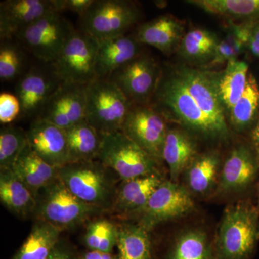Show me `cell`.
<instances>
[{
    "label": "cell",
    "mask_w": 259,
    "mask_h": 259,
    "mask_svg": "<svg viewBox=\"0 0 259 259\" xmlns=\"http://www.w3.org/2000/svg\"><path fill=\"white\" fill-rule=\"evenodd\" d=\"M98 47L96 38L75 29L60 54L51 63L61 82L88 85L97 79L95 66Z\"/></svg>",
    "instance_id": "8992f818"
},
{
    "label": "cell",
    "mask_w": 259,
    "mask_h": 259,
    "mask_svg": "<svg viewBox=\"0 0 259 259\" xmlns=\"http://www.w3.org/2000/svg\"><path fill=\"white\" fill-rule=\"evenodd\" d=\"M26 131L29 146L44 161L58 168L71 163L64 130L36 117Z\"/></svg>",
    "instance_id": "9a60e30c"
},
{
    "label": "cell",
    "mask_w": 259,
    "mask_h": 259,
    "mask_svg": "<svg viewBox=\"0 0 259 259\" xmlns=\"http://www.w3.org/2000/svg\"><path fill=\"white\" fill-rule=\"evenodd\" d=\"M0 200L10 212L21 218L33 217L36 200L13 170L0 171Z\"/></svg>",
    "instance_id": "d4e9b609"
},
{
    "label": "cell",
    "mask_w": 259,
    "mask_h": 259,
    "mask_svg": "<svg viewBox=\"0 0 259 259\" xmlns=\"http://www.w3.org/2000/svg\"><path fill=\"white\" fill-rule=\"evenodd\" d=\"M118 259H153L150 232L134 221L119 224Z\"/></svg>",
    "instance_id": "4316f807"
},
{
    "label": "cell",
    "mask_w": 259,
    "mask_h": 259,
    "mask_svg": "<svg viewBox=\"0 0 259 259\" xmlns=\"http://www.w3.org/2000/svg\"><path fill=\"white\" fill-rule=\"evenodd\" d=\"M12 40H4L0 46V79L12 81L21 73L24 66V54Z\"/></svg>",
    "instance_id": "d590c367"
},
{
    "label": "cell",
    "mask_w": 259,
    "mask_h": 259,
    "mask_svg": "<svg viewBox=\"0 0 259 259\" xmlns=\"http://www.w3.org/2000/svg\"><path fill=\"white\" fill-rule=\"evenodd\" d=\"M254 22H245L239 25L231 23L226 37L218 42L214 55L208 63V67L236 60V58L247 47L250 30Z\"/></svg>",
    "instance_id": "1f68e13d"
},
{
    "label": "cell",
    "mask_w": 259,
    "mask_h": 259,
    "mask_svg": "<svg viewBox=\"0 0 259 259\" xmlns=\"http://www.w3.org/2000/svg\"><path fill=\"white\" fill-rule=\"evenodd\" d=\"M250 146L254 149L259 158V117L250 131Z\"/></svg>",
    "instance_id": "b9f144b4"
},
{
    "label": "cell",
    "mask_w": 259,
    "mask_h": 259,
    "mask_svg": "<svg viewBox=\"0 0 259 259\" xmlns=\"http://www.w3.org/2000/svg\"><path fill=\"white\" fill-rule=\"evenodd\" d=\"M258 174L259 158L254 149L250 145H238L223 162L214 195L244 192L253 185Z\"/></svg>",
    "instance_id": "4fadbf2b"
},
{
    "label": "cell",
    "mask_w": 259,
    "mask_h": 259,
    "mask_svg": "<svg viewBox=\"0 0 259 259\" xmlns=\"http://www.w3.org/2000/svg\"><path fill=\"white\" fill-rule=\"evenodd\" d=\"M74 30L60 13L54 12L29 25L16 37L35 57L51 64Z\"/></svg>",
    "instance_id": "9c48e42d"
},
{
    "label": "cell",
    "mask_w": 259,
    "mask_h": 259,
    "mask_svg": "<svg viewBox=\"0 0 259 259\" xmlns=\"http://www.w3.org/2000/svg\"><path fill=\"white\" fill-rule=\"evenodd\" d=\"M131 105L110 80L95 79L87 85L85 120L100 134L121 131Z\"/></svg>",
    "instance_id": "5b68a950"
},
{
    "label": "cell",
    "mask_w": 259,
    "mask_h": 259,
    "mask_svg": "<svg viewBox=\"0 0 259 259\" xmlns=\"http://www.w3.org/2000/svg\"><path fill=\"white\" fill-rule=\"evenodd\" d=\"M140 54V44L134 36L124 35L99 40L97 79H108L115 71Z\"/></svg>",
    "instance_id": "ffe728a7"
},
{
    "label": "cell",
    "mask_w": 259,
    "mask_h": 259,
    "mask_svg": "<svg viewBox=\"0 0 259 259\" xmlns=\"http://www.w3.org/2000/svg\"><path fill=\"white\" fill-rule=\"evenodd\" d=\"M247 47L253 56L259 57V20L253 24Z\"/></svg>",
    "instance_id": "ab89813d"
},
{
    "label": "cell",
    "mask_w": 259,
    "mask_h": 259,
    "mask_svg": "<svg viewBox=\"0 0 259 259\" xmlns=\"http://www.w3.org/2000/svg\"><path fill=\"white\" fill-rule=\"evenodd\" d=\"M161 259H218L213 241L203 228L190 226L180 230L167 245Z\"/></svg>",
    "instance_id": "44dd1931"
},
{
    "label": "cell",
    "mask_w": 259,
    "mask_h": 259,
    "mask_svg": "<svg viewBox=\"0 0 259 259\" xmlns=\"http://www.w3.org/2000/svg\"><path fill=\"white\" fill-rule=\"evenodd\" d=\"M61 231L40 220H35L31 231L12 259H47L60 241Z\"/></svg>",
    "instance_id": "484cf974"
},
{
    "label": "cell",
    "mask_w": 259,
    "mask_h": 259,
    "mask_svg": "<svg viewBox=\"0 0 259 259\" xmlns=\"http://www.w3.org/2000/svg\"><path fill=\"white\" fill-rule=\"evenodd\" d=\"M13 171L35 197L39 191L58 179L59 168L44 161L28 144L15 162Z\"/></svg>",
    "instance_id": "cb8c5ba5"
},
{
    "label": "cell",
    "mask_w": 259,
    "mask_h": 259,
    "mask_svg": "<svg viewBox=\"0 0 259 259\" xmlns=\"http://www.w3.org/2000/svg\"><path fill=\"white\" fill-rule=\"evenodd\" d=\"M189 4L207 13L245 22L259 20V0H192Z\"/></svg>",
    "instance_id": "f1b7e54d"
},
{
    "label": "cell",
    "mask_w": 259,
    "mask_h": 259,
    "mask_svg": "<svg viewBox=\"0 0 259 259\" xmlns=\"http://www.w3.org/2000/svg\"><path fill=\"white\" fill-rule=\"evenodd\" d=\"M87 85L63 83L37 117L67 130L85 120Z\"/></svg>",
    "instance_id": "5bb4252c"
},
{
    "label": "cell",
    "mask_w": 259,
    "mask_h": 259,
    "mask_svg": "<svg viewBox=\"0 0 259 259\" xmlns=\"http://www.w3.org/2000/svg\"><path fill=\"white\" fill-rule=\"evenodd\" d=\"M248 66L243 61L227 63L226 69L220 74L218 90L226 110H231L243 95L248 80Z\"/></svg>",
    "instance_id": "4dcf8cb0"
},
{
    "label": "cell",
    "mask_w": 259,
    "mask_h": 259,
    "mask_svg": "<svg viewBox=\"0 0 259 259\" xmlns=\"http://www.w3.org/2000/svg\"><path fill=\"white\" fill-rule=\"evenodd\" d=\"M65 131L71 163L97 159L101 147L102 134L90 125L86 120Z\"/></svg>",
    "instance_id": "83f0119b"
},
{
    "label": "cell",
    "mask_w": 259,
    "mask_h": 259,
    "mask_svg": "<svg viewBox=\"0 0 259 259\" xmlns=\"http://www.w3.org/2000/svg\"><path fill=\"white\" fill-rule=\"evenodd\" d=\"M195 210L194 198L182 184L165 180L145 208L131 221L151 232L159 225L187 217Z\"/></svg>",
    "instance_id": "ba28073f"
},
{
    "label": "cell",
    "mask_w": 259,
    "mask_h": 259,
    "mask_svg": "<svg viewBox=\"0 0 259 259\" xmlns=\"http://www.w3.org/2000/svg\"><path fill=\"white\" fill-rule=\"evenodd\" d=\"M164 180L160 173L122 181L111 212L123 220L133 221L145 208L153 192Z\"/></svg>",
    "instance_id": "ac0fdd59"
},
{
    "label": "cell",
    "mask_w": 259,
    "mask_h": 259,
    "mask_svg": "<svg viewBox=\"0 0 259 259\" xmlns=\"http://www.w3.org/2000/svg\"><path fill=\"white\" fill-rule=\"evenodd\" d=\"M119 225L105 218H96L89 222L83 243L89 250L112 253L117 246Z\"/></svg>",
    "instance_id": "836d02e7"
},
{
    "label": "cell",
    "mask_w": 259,
    "mask_h": 259,
    "mask_svg": "<svg viewBox=\"0 0 259 259\" xmlns=\"http://www.w3.org/2000/svg\"><path fill=\"white\" fill-rule=\"evenodd\" d=\"M166 117L147 105H131L121 131L148 154L161 162L167 133Z\"/></svg>",
    "instance_id": "7c38bea8"
},
{
    "label": "cell",
    "mask_w": 259,
    "mask_h": 259,
    "mask_svg": "<svg viewBox=\"0 0 259 259\" xmlns=\"http://www.w3.org/2000/svg\"><path fill=\"white\" fill-rule=\"evenodd\" d=\"M257 197H258V199H257V204L256 207L258 208L259 211V181L258 183V189H257Z\"/></svg>",
    "instance_id": "7bdbcfd3"
},
{
    "label": "cell",
    "mask_w": 259,
    "mask_h": 259,
    "mask_svg": "<svg viewBox=\"0 0 259 259\" xmlns=\"http://www.w3.org/2000/svg\"><path fill=\"white\" fill-rule=\"evenodd\" d=\"M61 83L53 68L49 72L40 69L30 70L19 80L15 88L21 107L20 115L38 117Z\"/></svg>",
    "instance_id": "2e32d148"
},
{
    "label": "cell",
    "mask_w": 259,
    "mask_h": 259,
    "mask_svg": "<svg viewBox=\"0 0 259 259\" xmlns=\"http://www.w3.org/2000/svg\"><path fill=\"white\" fill-rule=\"evenodd\" d=\"M259 241V211L249 201L225 209L213 244L218 259H250Z\"/></svg>",
    "instance_id": "7a4b0ae2"
},
{
    "label": "cell",
    "mask_w": 259,
    "mask_h": 259,
    "mask_svg": "<svg viewBox=\"0 0 259 259\" xmlns=\"http://www.w3.org/2000/svg\"><path fill=\"white\" fill-rule=\"evenodd\" d=\"M35 200L33 218L49 223L61 231L79 226L104 213L75 197L59 177L39 191Z\"/></svg>",
    "instance_id": "3957f363"
},
{
    "label": "cell",
    "mask_w": 259,
    "mask_h": 259,
    "mask_svg": "<svg viewBox=\"0 0 259 259\" xmlns=\"http://www.w3.org/2000/svg\"><path fill=\"white\" fill-rule=\"evenodd\" d=\"M161 72L156 61L140 54L115 71L108 80L120 88L132 105H147L154 96Z\"/></svg>",
    "instance_id": "8fae6325"
},
{
    "label": "cell",
    "mask_w": 259,
    "mask_h": 259,
    "mask_svg": "<svg viewBox=\"0 0 259 259\" xmlns=\"http://www.w3.org/2000/svg\"><path fill=\"white\" fill-rule=\"evenodd\" d=\"M21 114V107L18 97L13 94L3 93L0 95V122L9 124Z\"/></svg>",
    "instance_id": "8d00e7d4"
},
{
    "label": "cell",
    "mask_w": 259,
    "mask_h": 259,
    "mask_svg": "<svg viewBox=\"0 0 259 259\" xmlns=\"http://www.w3.org/2000/svg\"><path fill=\"white\" fill-rule=\"evenodd\" d=\"M218 42L213 32L194 29L185 34L179 47L181 55L188 60L207 61L213 59Z\"/></svg>",
    "instance_id": "d6a6232c"
},
{
    "label": "cell",
    "mask_w": 259,
    "mask_h": 259,
    "mask_svg": "<svg viewBox=\"0 0 259 259\" xmlns=\"http://www.w3.org/2000/svg\"><path fill=\"white\" fill-rule=\"evenodd\" d=\"M47 259H80L75 256L69 246L59 241Z\"/></svg>",
    "instance_id": "f35d334b"
},
{
    "label": "cell",
    "mask_w": 259,
    "mask_h": 259,
    "mask_svg": "<svg viewBox=\"0 0 259 259\" xmlns=\"http://www.w3.org/2000/svg\"><path fill=\"white\" fill-rule=\"evenodd\" d=\"M27 131L14 126L0 131V171L13 170L15 162L26 145Z\"/></svg>",
    "instance_id": "e575fe53"
},
{
    "label": "cell",
    "mask_w": 259,
    "mask_h": 259,
    "mask_svg": "<svg viewBox=\"0 0 259 259\" xmlns=\"http://www.w3.org/2000/svg\"><path fill=\"white\" fill-rule=\"evenodd\" d=\"M198 154L193 136L184 130L168 128L162 150V160L168 166L170 180L179 182Z\"/></svg>",
    "instance_id": "603a6c76"
},
{
    "label": "cell",
    "mask_w": 259,
    "mask_h": 259,
    "mask_svg": "<svg viewBox=\"0 0 259 259\" xmlns=\"http://www.w3.org/2000/svg\"><path fill=\"white\" fill-rule=\"evenodd\" d=\"M54 12L57 11L53 0H6L1 2L0 37L2 40H13L19 32L29 25Z\"/></svg>",
    "instance_id": "e0dca14e"
},
{
    "label": "cell",
    "mask_w": 259,
    "mask_h": 259,
    "mask_svg": "<svg viewBox=\"0 0 259 259\" xmlns=\"http://www.w3.org/2000/svg\"><path fill=\"white\" fill-rule=\"evenodd\" d=\"M259 110V86L252 74H248L243 95L230 110V121L238 132L253 127Z\"/></svg>",
    "instance_id": "f546056e"
},
{
    "label": "cell",
    "mask_w": 259,
    "mask_h": 259,
    "mask_svg": "<svg viewBox=\"0 0 259 259\" xmlns=\"http://www.w3.org/2000/svg\"><path fill=\"white\" fill-rule=\"evenodd\" d=\"M97 159L122 181L160 174V162L148 154L122 131L102 135Z\"/></svg>",
    "instance_id": "277c9868"
},
{
    "label": "cell",
    "mask_w": 259,
    "mask_h": 259,
    "mask_svg": "<svg viewBox=\"0 0 259 259\" xmlns=\"http://www.w3.org/2000/svg\"><path fill=\"white\" fill-rule=\"evenodd\" d=\"M80 259H118L113 253H103L97 250H88L79 257Z\"/></svg>",
    "instance_id": "60d3db41"
},
{
    "label": "cell",
    "mask_w": 259,
    "mask_h": 259,
    "mask_svg": "<svg viewBox=\"0 0 259 259\" xmlns=\"http://www.w3.org/2000/svg\"><path fill=\"white\" fill-rule=\"evenodd\" d=\"M194 101L225 141L229 139L226 108L218 90L220 75L192 68L181 67L175 71Z\"/></svg>",
    "instance_id": "30bf717a"
},
{
    "label": "cell",
    "mask_w": 259,
    "mask_h": 259,
    "mask_svg": "<svg viewBox=\"0 0 259 259\" xmlns=\"http://www.w3.org/2000/svg\"><path fill=\"white\" fill-rule=\"evenodd\" d=\"M184 31L183 25L176 18L162 15L140 25L134 37L140 44L151 46L168 54L180 47Z\"/></svg>",
    "instance_id": "7402d4cb"
},
{
    "label": "cell",
    "mask_w": 259,
    "mask_h": 259,
    "mask_svg": "<svg viewBox=\"0 0 259 259\" xmlns=\"http://www.w3.org/2000/svg\"><path fill=\"white\" fill-rule=\"evenodd\" d=\"M139 10L126 0H94L88 11L80 17V30L97 40L125 35L137 23Z\"/></svg>",
    "instance_id": "52a82bcc"
},
{
    "label": "cell",
    "mask_w": 259,
    "mask_h": 259,
    "mask_svg": "<svg viewBox=\"0 0 259 259\" xmlns=\"http://www.w3.org/2000/svg\"><path fill=\"white\" fill-rule=\"evenodd\" d=\"M53 2L58 13L71 11L81 17L93 5L94 0H53Z\"/></svg>",
    "instance_id": "74e56055"
},
{
    "label": "cell",
    "mask_w": 259,
    "mask_h": 259,
    "mask_svg": "<svg viewBox=\"0 0 259 259\" xmlns=\"http://www.w3.org/2000/svg\"><path fill=\"white\" fill-rule=\"evenodd\" d=\"M58 177L75 197L104 212H111L122 182L98 159L68 163L59 168Z\"/></svg>",
    "instance_id": "6da1fadb"
},
{
    "label": "cell",
    "mask_w": 259,
    "mask_h": 259,
    "mask_svg": "<svg viewBox=\"0 0 259 259\" xmlns=\"http://www.w3.org/2000/svg\"><path fill=\"white\" fill-rule=\"evenodd\" d=\"M222 165L218 151L197 155L184 172L182 185L194 198L214 195L219 185Z\"/></svg>",
    "instance_id": "d6986e66"
}]
</instances>
